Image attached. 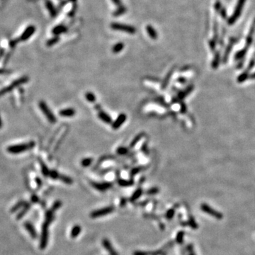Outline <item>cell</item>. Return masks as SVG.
I'll list each match as a JSON object with an SVG mask.
<instances>
[{"label": "cell", "instance_id": "1", "mask_svg": "<svg viewBox=\"0 0 255 255\" xmlns=\"http://www.w3.org/2000/svg\"><path fill=\"white\" fill-rule=\"evenodd\" d=\"M35 146V143L33 141L29 142L26 143H22V144L13 145H10L7 147V150L11 154H20L21 152H25V151L31 150Z\"/></svg>", "mask_w": 255, "mask_h": 255}, {"label": "cell", "instance_id": "2", "mask_svg": "<svg viewBox=\"0 0 255 255\" xmlns=\"http://www.w3.org/2000/svg\"><path fill=\"white\" fill-rule=\"evenodd\" d=\"M38 106L40 108V109L41 110V111L43 112V114L46 116L47 119L49 120L50 123H55L56 122V118H55V115L53 114V113L52 112L50 108L48 107V106L47 105V104L43 101H40L38 103Z\"/></svg>", "mask_w": 255, "mask_h": 255}, {"label": "cell", "instance_id": "3", "mask_svg": "<svg viewBox=\"0 0 255 255\" xmlns=\"http://www.w3.org/2000/svg\"><path fill=\"white\" fill-rule=\"evenodd\" d=\"M28 81V78L27 77H22L19 78V79H16L14 81H13L12 84H10L9 87H5V88H3L2 89L0 90V96L3 94H5L9 92H11L13 89L16 88V87H19V85H22V84H24V83L27 82Z\"/></svg>", "mask_w": 255, "mask_h": 255}, {"label": "cell", "instance_id": "4", "mask_svg": "<svg viewBox=\"0 0 255 255\" xmlns=\"http://www.w3.org/2000/svg\"><path fill=\"white\" fill-rule=\"evenodd\" d=\"M114 209H115V208L114 206H108V207L103 208V209L96 210V211H94L90 213V217L92 218H97L105 216V215L114 212Z\"/></svg>", "mask_w": 255, "mask_h": 255}, {"label": "cell", "instance_id": "5", "mask_svg": "<svg viewBox=\"0 0 255 255\" xmlns=\"http://www.w3.org/2000/svg\"><path fill=\"white\" fill-rule=\"evenodd\" d=\"M50 224H48L47 222L45 221L44 223L42 226V233L41 238H40V248L41 250H44L46 248L48 245V226Z\"/></svg>", "mask_w": 255, "mask_h": 255}, {"label": "cell", "instance_id": "6", "mask_svg": "<svg viewBox=\"0 0 255 255\" xmlns=\"http://www.w3.org/2000/svg\"><path fill=\"white\" fill-rule=\"evenodd\" d=\"M201 209L203 212L209 214V215H211V216L214 217V218H216V219L220 220L223 218V215L221 213L214 210L213 208H211V206H209V205L206 204V203H202L201 206Z\"/></svg>", "mask_w": 255, "mask_h": 255}, {"label": "cell", "instance_id": "7", "mask_svg": "<svg viewBox=\"0 0 255 255\" xmlns=\"http://www.w3.org/2000/svg\"><path fill=\"white\" fill-rule=\"evenodd\" d=\"M244 1H245V0H239L236 9H235V13H233V15H232L231 17L230 18V19L228 20L229 24H234V22L236 21V19H238V16H240V14L241 13V10H242V7H243L244 4Z\"/></svg>", "mask_w": 255, "mask_h": 255}, {"label": "cell", "instance_id": "8", "mask_svg": "<svg viewBox=\"0 0 255 255\" xmlns=\"http://www.w3.org/2000/svg\"><path fill=\"white\" fill-rule=\"evenodd\" d=\"M91 184L94 188L99 191H104L106 190L109 189L112 187V184L110 182H103V183H98V182H91Z\"/></svg>", "mask_w": 255, "mask_h": 255}, {"label": "cell", "instance_id": "9", "mask_svg": "<svg viewBox=\"0 0 255 255\" xmlns=\"http://www.w3.org/2000/svg\"><path fill=\"white\" fill-rule=\"evenodd\" d=\"M126 119H127V116L126 114H120V115L118 116L115 121L112 123V126H112L113 129L117 130L119 128H120V126L126 122Z\"/></svg>", "mask_w": 255, "mask_h": 255}, {"label": "cell", "instance_id": "10", "mask_svg": "<svg viewBox=\"0 0 255 255\" xmlns=\"http://www.w3.org/2000/svg\"><path fill=\"white\" fill-rule=\"evenodd\" d=\"M102 244H103L104 247L106 249V250L109 253L110 255H118L117 252L116 251L115 249L114 248V247L111 244V242L108 239L104 238L102 240Z\"/></svg>", "mask_w": 255, "mask_h": 255}, {"label": "cell", "instance_id": "11", "mask_svg": "<svg viewBox=\"0 0 255 255\" xmlns=\"http://www.w3.org/2000/svg\"><path fill=\"white\" fill-rule=\"evenodd\" d=\"M112 27L116 30H120V31H126V32L130 33V34H134L135 32V30L133 27L129 26L122 25V24H114L112 25Z\"/></svg>", "mask_w": 255, "mask_h": 255}, {"label": "cell", "instance_id": "12", "mask_svg": "<svg viewBox=\"0 0 255 255\" xmlns=\"http://www.w3.org/2000/svg\"><path fill=\"white\" fill-rule=\"evenodd\" d=\"M24 227H25V228L26 229V230L28 232V233L30 234V235H31V238H32L33 239H36V238H37L38 237L37 232H36V229L34 228V225H33L31 223H29V222H26V223H24Z\"/></svg>", "mask_w": 255, "mask_h": 255}, {"label": "cell", "instance_id": "13", "mask_svg": "<svg viewBox=\"0 0 255 255\" xmlns=\"http://www.w3.org/2000/svg\"><path fill=\"white\" fill-rule=\"evenodd\" d=\"M98 116H99V118L102 121H104L106 123L109 124V123H111L112 122V119H111V116L104 111H99V114H98Z\"/></svg>", "mask_w": 255, "mask_h": 255}, {"label": "cell", "instance_id": "14", "mask_svg": "<svg viewBox=\"0 0 255 255\" xmlns=\"http://www.w3.org/2000/svg\"><path fill=\"white\" fill-rule=\"evenodd\" d=\"M59 114H60V116H63V117H72V116H75V110L70 108H65V109L61 110Z\"/></svg>", "mask_w": 255, "mask_h": 255}, {"label": "cell", "instance_id": "15", "mask_svg": "<svg viewBox=\"0 0 255 255\" xmlns=\"http://www.w3.org/2000/svg\"><path fill=\"white\" fill-rule=\"evenodd\" d=\"M34 31H35V28H34L33 26H31L29 27V28H28L25 31H24L23 35H22V37H21V40H27L28 38L31 37V35L34 34Z\"/></svg>", "mask_w": 255, "mask_h": 255}, {"label": "cell", "instance_id": "16", "mask_svg": "<svg viewBox=\"0 0 255 255\" xmlns=\"http://www.w3.org/2000/svg\"><path fill=\"white\" fill-rule=\"evenodd\" d=\"M81 231V227L80 225H75L73 227H72V230H71L70 232L71 238H73V239L76 238L80 234Z\"/></svg>", "mask_w": 255, "mask_h": 255}, {"label": "cell", "instance_id": "17", "mask_svg": "<svg viewBox=\"0 0 255 255\" xmlns=\"http://www.w3.org/2000/svg\"><path fill=\"white\" fill-rule=\"evenodd\" d=\"M142 194H143V189L140 188H138V189H137L136 191H135V192L133 194V195L131 196V198H130V201L133 203V202H135V201L138 200V199L141 196Z\"/></svg>", "mask_w": 255, "mask_h": 255}, {"label": "cell", "instance_id": "18", "mask_svg": "<svg viewBox=\"0 0 255 255\" xmlns=\"http://www.w3.org/2000/svg\"><path fill=\"white\" fill-rule=\"evenodd\" d=\"M118 184L122 187H128L134 184L133 180H125V179H118Z\"/></svg>", "mask_w": 255, "mask_h": 255}, {"label": "cell", "instance_id": "19", "mask_svg": "<svg viewBox=\"0 0 255 255\" xmlns=\"http://www.w3.org/2000/svg\"><path fill=\"white\" fill-rule=\"evenodd\" d=\"M193 89H194V86H192V85L189 86L188 88L184 90L183 92H180L179 94V95H178V97H179V99H184L186 96L188 94H190L191 92V91H192Z\"/></svg>", "mask_w": 255, "mask_h": 255}, {"label": "cell", "instance_id": "20", "mask_svg": "<svg viewBox=\"0 0 255 255\" xmlns=\"http://www.w3.org/2000/svg\"><path fill=\"white\" fill-rule=\"evenodd\" d=\"M30 209H31V204H30V203H27V204L23 208V209L22 210V211H21V212L18 214V215L16 216V219L20 220L21 218H23V217L24 216V215H25V214L28 211H29Z\"/></svg>", "mask_w": 255, "mask_h": 255}, {"label": "cell", "instance_id": "21", "mask_svg": "<svg viewBox=\"0 0 255 255\" xmlns=\"http://www.w3.org/2000/svg\"><path fill=\"white\" fill-rule=\"evenodd\" d=\"M27 203H27L26 201H19V203H16V204L15 205V206H13V208H12V209H11V211H10V212H11V213H15V212H16V211H17L19 209H21V208H24V206H25L27 204Z\"/></svg>", "mask_w": 255, "mask_h": 255}, {"label": "cell", "instance_id": "22", "mask_svg": "<svg viewBox=\"0 0 255 255\" xmlns=\"http://www.w3.org/2000/svg\"><path fill=\"white\" fill-rule=\"evenodd\" d=\"M54 217H55L54 216V211L50 209L46 213V222H47L48 224H50L54 219Z\"/></svg>", "mask_w": 255, "mask_h": 255}, {"label": "cell", "instance_id": "23", "mask_svg": "<svg viewBox=\"0 0 255 255\" xmlns=\"http://www.w3.org/2000/svg\"><path fill=\"white\" fill-rule=\"evenodd\" d=\"M59 179L61 180L63 183L66 184H72L73 183V180L72 179V178H70V176H65V175L60 174Z\"/></svg>", "mask_w": 255, "mask_h": 255}, {"label": "cell", "instance_id": "24", "mask_svg": "<svg viewBox=\"0 0 255 255\" xmlns=\"http://www.w3.org/2000/svg\"><path fill=\"white\" fill-rule=\"evenodd\" d=\"M40 167H41V172H42V174H43L44 176H49L50 175V170L48 168V167L46 165L44 162H42V161H40Z\"/></svg>", "mask_w": 255, "mask_h": 255}, {"label": "cell", "instance_id": "25", "mask_svg": "<svg viewBox=\"0 0 255 255\" xmlns=\"http://www.w3.org/2000/svg\"><path fill=\"white\" fill-rule=\"evenodd\" d=\"M145 135L144 133H140V134H138V135H136V136L133 138V140H132V142L131 143V144H130V147H135V145H136L137 143H138V142H139L140 140L142 139V138H143V135Z\"/></svg>", "mask_w": 255, "mask_h": 255}, {"label": "cell", "instance_id": "26", "mask_svg": "<svg viewBox=\"0 0 255 255\" xmlns=\"http://www.w3.org/2000/svg\"><path fill=\"white\" fill-rule=\"evenodd\" d=\"M172 73H173V70H172L171 72H169V73L167 74V76H166L165 79H164V81H163V83H162V89H165L166 87H167V85H168L169 82H170V79H171L172 76Z\"/></svg>", "mask_w": 255, "mask_h": 255}, {"label": "cell", "instance_id": "27", "mask_svg": "<svg viewBox=\"0 0 255 255\" xmlns=\"http://www.w3.org/2000/svg\"><path fill=\"white\" fill-rule=\"evenodd\" d=\"M123 48H124V45L122 43H118L113 47L112 51L114 53H118V52H120L123 49Z\"/></svg>", "mask_w": 255, "mask_h": 255}, {"label": "cell", "instance_id": "28", "mask_svg": "<svg viewBox=\"0 0 255 255\" xmlns=\"http://www.w3.org/2000/svg\"><path fill=\"white\" fill-rule=\"evenodd\" d=\"M184 231H179L177 233L176 237V242L178 244H181L183 243L184 242Z\"/></svg>", "mask_w": 255, "mask_h": 255}, {"label": "cell", "instance_id": "29", "mask_svg": "<svg viewBox=\"0 0 255 255\" xmlns=\"http://www.w3.org/2000/svg\"><path fill=\"white\" fill-rule=\"evenodd\" d=\"M249 77H250V75H249L248 72H243V73L241 74V75L238 77V82L239 83L243 82V81H246L247 79H248Z\"/></svg>", "mask_w": 255, "mask_h": 255}, {"label": "cell", "instance_id": "30", "mask_svg": "<svg viewBox=\"0 0 255 255\" xmlns=\"http://www.w3.org/2000/svg\"><path fill=\"white\" fill-rule=\"evenodd\" d=\"M93 162L92 158H84L81 160V165L84 167H87L91 165V164Z\"/></svg>", "mask_w": 255, "mask_h": 255}, {"label": "cell", "instance_id": "31", "mask_svg": "<svg viewBox=\"0 0 255 255\" xmlns=\"http://www.w3.org/2000/svg\"><path fill=\"white\" fill-rule=\"evenodd\" d=\"M85 96H86V99H87V100L88 101V102H91V103H94V102L96 101V96H95V95L93 93L87 92V94H86Z\"/></svg>", "mask_w": 255, "mask_h": 255}, {"label": "cell", "instance_id": "32", "mask_svg": "<svg viewBox=\"0 0 255 255\" xmlns=\"http://www.w3.org/2000/svg\"><path fill=\"white\" fill-rule=\"evenodd\" d=\"M219 62H220V54L219 53H217L215 55V58H214L213 61V64L212 66L214 69H216L218 67V64H219Z\"/></svg>", "mask_w": 255, "mask_h": 255}, {"label": "cell", "instance_id": "33", "mask_svg": "<svg viewBox=\"0 0 255 255\" xmlns=\"http://www.w3.org/2000/svg\"><path fill=\"white\" fill-rule=\"evenodd\" d=\"M147 31H148V33H149V35H150V36L151 38H153V39H155L157 38V33H156V31H155V30L153 29V28H152V27L151 26H147Z\"/></svg>", "mask_w": 255, "mask_h": 255}, {"label": "cell", "instance_id": "34", "mask_svg": "<svg viewBox=\"0 0 255 255\" xmlns=\"http://www.w3.org/2000/svg\"><path fill=\"white\" fill-rule=\"evenodd\" d=\"M159 191V189L157 187H152V188H150L149 190H147L146 194L147 195H155V194H158V192Z\"/></svg>", "mask_w": 255, "mask_h": 255}, {"label": "cell", "instance_id": "35", "mask_svg": "<svg viewBox=\"0 0 255 255\" xmlns=\"http://www.w3.org/2000/svg\"><path fill=\"white\" fill-rule=\"evenodd\" d=\"M62 204H63V203H62V202L60 201H56L53 203V205H52V208H51V210L55 212V211H56L57 210H58L60 207H61Z\"/></svg>", "mask_w": 255, "mask_h": 255}, {"label": "cell", "instance_id": "36", "mask_svg": "<svg viewBox=\"0 0 255 255\" xmlns=\"http://www.w3.org/2000/svg\"><path fill=\"white\" fill-rule=\"evenodd\" d=\"M174 214H175V210L174 209L168 210L167 213H166V218H167L168 220L172 219Z\"/></svg>", "mask_w": 255, "mask_h": 255}, {"label": "cell", "instance_id": "37", "mask_svg": "<svg viewBox=\"0 0 255 255\" xmlns=\"http://www.w3.org/2000/svg\"><path fill=\"white\" fill-rule=\"evenodd\" d=\"M188 225H189L190 227L193 229H196L198 227V225L195 222V220H194V218H192V217H190L189 218V220H188Z\"/></svg>", "mask_w": 255, "mask_h": 255}, {"label": "cell", "instance_id": "38", "mask_svg": "<svg viewBox=\"0 0 255 255\" xmlns=\"http://www.w3.org/2000/svg\"><path fill=\"white\" fill-rule=\"evenodd\" d=\"M49 176L52 179H59L60 174H59L58 172L55 171V170H51V171L50 172Z\"/></svg>", "mask_w": 255, "mask_h": 255}, {"label": "cell", "instance_id": "39", "mask_svg": "<svg viewBox=\"0 0 255 255\" xmlns=\"http://www.w3.org/2000/svg\"><path fill=\"white\" fill-rule=\"evenodd\" d=\"M154 252H146V251H135L133 252V255H153Z\"/></svg>", "mask_w": 255, "mask_h": 255}, {"label": "cell", "instance_id": "40", "mask_svg": "<svg viewBox=\"0 0 255 255\" xmlns=\"http://www.w3.org/2000/svg\"><path fill=\"white\" fill-rule=\"evenodd\" d=\"M116 152H117V153L119 154V155H126V154L128 153V148H126V147H120L117 149Z\"/></svg>", "mask_w": 255, "mask_h": 255}, {"label": "cell", "instance_id": "41", "mask_svg": "<svg viewBox=\"0 0 255 255\" xmlns=\"http://www.w3.org/2000/svg\"><path fill=\"white\" fill-rule=\"evenodd\" d=\"M246 52H247V49H243L242 50H240V52H238V53L235 55V59L236 60H239V59L242 58V57H244V55H245Z\"/></svg>", "mask_w": 255, "mask_h": 255}, {"label": "cell", "instance_id": "42", "mask_svg": "<svg viewBox=\"0 0 255 255\" xmlns=\"http://www.w3.org/2000/svg\"><path fill=\"white\" fill-rule=\"evenodd\" d=\"M143 168V167H135V168L133 169V170H131V176H134V175L138 174L140 172L142 171Z\"/></svg>", "mask_w": 255, "mask_h": 255}, {"label": "cell", "instance_id": "43", "mask_svg": "<svg viewBox=\"0 0 255 255\" xmlns=\"http://www.w3.org/2000/svg\"><path fill=\"white\" fill-rule=\"evenodd\" d=\"M187 250H188V253H189V255H196L195 252L194 251V247L191 244H189V245L187 246Z\"/></svg>", "mask_w": 255, "mask_h": 255}, {"label": "cell", "instance_id": "44", "mask_svg": "<svg viewBox=\"0 0 255 255\" xmlns=\"http://www.w3.org/2000/svg\"><path fill=\"white\" fill-rule=\"evenodd\" d=\"M58 41V38H52V40H50L49 41H48L47 44H48V46H52L53 44H55V43H56Z\"/></svg>", "mask_w": 255, "mask_h": 255}, {"label": "cell", "instance_id": "45", "mask_svg": "<svg viewBox=\"0 0 255 255\" xmlns=\"http://www.w3.org/2000/svg\"><path fill=\"white\" fill-rule=\"evenodd\" d=\"M126 202H127V200H126V198H122L120 199V206H121V207H124L126 204Z\"/></svg>", "mask_w": 255, "mask_h": 255}, {"label": "cell", "instance_id": "46", "mask_svg": "<svg viewBox=\"0 0 255 255\" xmlns=\"http://www.w3.org/2000/svg\"><path fill=\"white\" fill-rule=\"evenodd\" d=\"M31 201H32V203H37V202L39 201L38 197L36 195H33L32 196H31Z\"/></svg>", "mask_w": 255, "mask_h": 255}, {"label": "cell", "instance_id": "47", "mask_svg": "<svg viewBox=\"0 0 255 255\" xmlns=\"http://www.w3.org/2000/svg\"><path fill=\"white\" fill-rule=\"evenodd\" d=\"M36 183H37V184H38V186L39 188H40V186H41V185H42L41 179H39V178H36Z\"/></svg>", "mask_w": 255, "mask_h": 255}, {"label": "cell", "instance_id": "48", "mask_svg": "<svg viewBox=\"0 0 255 255\" xmlns=\"http://www.w3.org/2000/svg\"><path fill=\"white\" fill-rule=\"evenodd\" d=\"M249 78H250V79H255V73H253V74H252L251 75H250Z\"/></svg>", "mask_w": 255, "mask_h": 255}, {"label": "cell", "instance_id": "49", "mask_svg": "<svg viewBox=\"0 0 255 255\" xmlns=\"http://www.w3.org/2000/svg\"><path fill=\"white\" fill-rule=\"evenodd\" d=\"M2 126H3V122H2V120H1V116H0V128H2Z\"/></svg>", "mask_w": 255, "mask_h": 255}, {"label": "cell", "instance_id": "50", "mask_svg": "<svg viewBox=\"0 0 255 255\" xmlns=\"http://www.w3.org/2000/svg\"><path fill=\"white\" fill-rule=\"evenodd\" d=\"M178 80H179V81H180V82H184V81H186V79H184V78H179Z\"/></svg>", "mask_w": 255, "mask_h": 255}]
</instances>
